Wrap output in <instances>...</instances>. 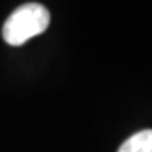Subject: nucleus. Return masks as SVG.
Returning <instances> with one entry per match:
<instances>
[{"instance_id": "nucleus-1", "label": "nucleus", "mask_w": 152, "mask_h": 152, "mask_svg": "<svg viewBox=\"0 0 152 152\" xmlns=\"http://www.w3.org/2000/svg\"><path fill=\"white\" fill-rule=\"evenodd\" d=\"M50 25V12L40 3H25L6 19L3 25V39L10 45H23Z\"/></svg>"}, {"instance_id": "nucleus-2", "label": "nucleus", "mask_w": 152, "mask_h": 152, "mask_svg": "<svg viewBox=\"0 0 152 152\" xmlns=\"http://www.w3.org/2000/svg\"><path fill=\"white\" fill-rule=\"evenodd\" d=\"M118 152H152V129H144L129 137Z\"/></svg>"}]
</instances>
